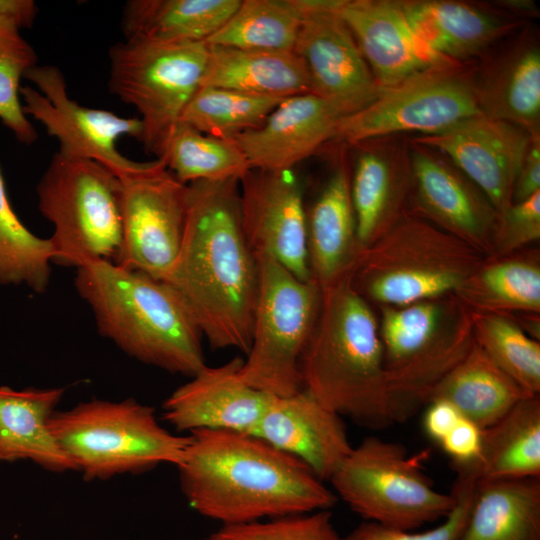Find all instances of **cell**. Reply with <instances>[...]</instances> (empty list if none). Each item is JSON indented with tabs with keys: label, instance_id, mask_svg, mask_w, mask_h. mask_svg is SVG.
Masks as SVG:
<instances>
[{
	"label": "cell",
	"instance_id": "obj_3",
	"mask_svg": "<svg viewBox=\"0 0 540 540\" xmlns=\"http://www.w3.org/2000/svg\"><path fill=\"white\" fill-rule=\"evenodd\" d=\"M352 275L320 289L317 320L300 361L303 389L370 428L391 424L379 322Z\"/></svg>",
	"mask_w": 540,
	"mask_h": 540
},
{
	"label": "cell",
	"instance_id": "obj_22",
	"mask_svg": "<svg viewBox=\"0 0 540 540\" xmlns=\"http://www.w3.org/2000/svg\"><path fill=\"white\" fill-rule=\"evenodd\" d=\"M339 10L381 90L447 60L415 34L400 0H341Z\"/></svg>",
	"mask_w": 540,
	"mask_h": 540
},
{
	"label": "cell",
	"instance_id": "obj_5",
	"mask_svg": "<svg viewBox=\"0 0 540 540\" xmlns=\"http://www.w3.org/2000/svg\"><path fill=\"white\" fill-rule=\"evenodd\" d=\"M485 259L466 242L407 211L361 250L352 283L378 307L404 306L454 294Z\"/></svg>",
	"mask_w": 540,
	"mask_h": 540
},
{
	"label": "cell",
	"instance_id": "obj_32",
	"mask_svg": "<svg viewBox=\"0 0 540 540\" xmlns=\"http://www.w3.org/2000/svg\"><path fill=\"white\" fill-rule=\"evenodd\" d=\"M477 480L540 477V396L522 398L483 429Z\"/></svg>",
	"mask_w": 540,
	"mask_h": 540
},
{
	"label": "cell",
	"instance_id": "obj_14",
	"mask_svg": "<svg viewBox=\"0 0 540 540\" xmlns=\"http://www.w3.org/2000/svg\"><path fill=\"white\" fill-rule=\"evenodd\" d=\"M341 0H299L301 25L294 52L308 72L311 92L341 117L380 94L355 38L340 14Z\"/></svg>",
	"mask_w": 540,
	"mask_h": 540
},
{
	"label": "cell",
	"instance_id": "obj_47",
	"mask_svg": "<svg viewBox=\"0 0 540 540\" xmlns=\"http://www.w3.org/2000/svg\"><path fill=\"white\" fill-rule=\"evenodd\" d=\"M494 5L524 21L529 18H536L539 15L536 4L530 0H501L494 2Z\"/></svg>",
	"mask_w": 540,
	"mask_h": 540
},
{
	"label": "cell",
	"instance_id": "obj_4",
	"mask_svg": "<svg viewBox=\"0 0 540 540\" xmlns=\"http://www.w3.org/2000/svg\"><path fill=\"white\" fill-rule=\"evenodd\" d=\"M74 285L90 306L99 334L130 357L189 377L206 366L203 335L166 282L98 261L77 268Z\"/></svg>",
	"mask_w": 540,
	"mask_h": 540
},
{
	"label": "cell",
	"instance_id": "obj_46",
	"mask_svg": "<svg viewBox=\"0 0 540 540\" xmlns=\"http://www.w3.org/2000/svg\"><path fill=\"white\" fill-rule=\"evenodd\" d=\"M38 14L33 0H0V25L18 31L31 28Z\"/></svg>",
	"mask_w": 540,
	"mask_h": 540
},
{
	"label": "cell",
	"instance_id": "obj_40",
	"mask_svg": "<svg viewBox=\"0 0 540 540\" xmlns=\"http://www.w3.org/2000/svg\"><path fill=\"white\" fill-rule=\"evenodd\" d=\"M457 477L452 487L455 505L436 527L426 531L401 530L365 521L355 527L346 540H460L464 531L477 483L473 465L454 466Z\"/></svg>",
	"mask_w": 540,
	"mask_h": 540
},
{
	"label": "cell",
	"instance_id": "obj_34",
	"mask_svg": "<svg viewBox=\"0 0 540 540\" xmlns=\"http://www.w3.org/2000/svg\"><path fill=\"white\" fill-rule=\"evenodd\" d=\"M157 158L184 184L240 180L251 170L244 153L232 139L212 137L181 122L172 129Z\"/></svg>",
	"mask_w": 540,
	"mask_h": 540
},
{
	"label": "cell",
	"instance_id": "obj_43",
	"mask_svg": "<svg viewBox=\"0 0 540 540\" xmlns=\"http://www.w3.org/2000/svg\"><path fill=\"white\" fill-rule=\"evenodd\" d=\"M482 439L483 429L462 416L438 444L453 466H468L479 462Z\"/></svg>",
	"mask_w": 540,
	"mask_h": 540
},
{
	"label": "cell",
	"instance_id": "obj_33",
	"mask_svg": "<svg viewBox=\"0 0 540 540\" xmlns=\"http://www.w3.org/2000/svg\"><path fill=\"white\" fill-rule=\"evenodd\" d=\"M459 300L454 294L404 306H380L385 376L424 353L442 333Z\"/></svg>",
	"mask_w": 540,
	"mask_h": 540
},
{
	"label": "cell",
	"instance_id": "obj_24",
	"mask_svg": "<svg viewBox=\"0 0 540 540\" xmlns=\"http://www.w3.org/2000/svg\"><path fill=\"white\" fill-rule=\"evenodd\" d=\"M341 116L323 99L302 94L283 99L257 128L232 140L250 169L292 170L331 141Z\"/></svg>",
	"mask_w": 540,
	"mask_h": 540
},
{
	"label": "cell",
	"instance_id": "obj_18",
	"mask_svg": "<svg viewBox=\"0 0 540 540\" xmlns=\"http://www.w3.org/2000/svg\"><path fill=\"white\" fill-rule=\"evenodd\" d=\"M474 91L481 114L540 136V44L526 23L476 61Z\"/></svg>",
	"mask_w": 540,
	"mask_h": 540
},
{
	"label": "cell",
	"instance_id": "obj_17",
	"mask_svg": "<svg viewBox=\"0 0 540 540\" xmlns=\"http://www.w3.org/2000/svg\"><path fill=\"white\" fill-rule=\"evenodd\" d=\"M533 137L506 121L476 114L427 135L409 139L445 154L487 196L499 216L512 205V191Z\"/></svg>",
	"mask_w": 540,
	"mask_h": 540
},
{
	"label": "cell",
	"instance_id": "obj_26",
	"mask_svg": "<svg viewBox=\"0 0 540 540\" xmlns=\"http://www.w3.org/2000/svg\"><path fill=\"white\" fill-rule=\"evenodd\" d=\"M65 388L0 386V461L29 460L51 472L74 470L55 441L49 422Z\"/></svg>",
	"mask_w": 540,
	"mask_h": 540
},
{
	"label": "cell",
	"instance_id": "obj_30",
	"mask_svg": "<svg viewBox=\"0 0 540 540\" xmlns=\"http://www.w3.org/2000/svg\"><path fill=\"white\" fill-rule=\"evenodd\" d=\"M528 395L474 341L465 358L436 386L430 401L445 400L486 429Z\"/></svg>",
	"mask_w": 540,
	"mask_h": 540
},
{
	"label": "cell",
	"instance_id": "obj_35",
	"mask_svg": "<svg viewBox=\"0 0 540 540\" xmlns=\"http://www.w3.org/2000/svg\"><path fill=\"white\" fill-rule=\"evenodd\" d=\"M299 0H241L205 43L249 50L294 51L301 25Z\"/></svg>",
	"mask_w": 540,
	"mask_h": 540
},
{
	"label": "cell",
	"instance_id": "obj_11",
	"mask_svg": "<svg viewBox=\"0 0 540 540\" xmlns=\"http://www.w3.org/2000/svg\"><path fill=\"white\" fill-rule=\"evenodd\" d=\"M476 61H441L341 117L330 142L350 147L390 135H427L481 114L474 91Z\"/></svg>",
	"mask_w": 540,
	"mask_h": 540
},
{
	"label": "cell",
	"instance_id": "obj_6",
	"mask_svg": "<svg viewBox=\"0 0 540 540\" xmlns=\"http://www.w3.org/2000/svg\"><path fill=\"white\" fill-rule=\"evenodd\" d=\"M49 427L75 471L86 480L139 474L161 464L177 467L189 443V435L171 433L152 407L133 398L81 402L56 411Z\"/></svg>",
	"mask_w": 540,
	"mask_h": 540
},
{
	"label": "cell",
	"instance_id": "obj_29",
	"mask_svg": "<svg viewBox=\"0 0 540 540\" xmlns=\"http://www.w3.org/2000/svg\"><path fill=\"white\" fill-rule=\"evenodd\" d=\"M241 0H130L121 29L127 40L205 42L231 17Z\"/></svg>",
	"mask_w": 540,
	"mask_h": 540
},
{
	"label": "cell",
	"instance_id": "obj_45",
	"mask_svg": "<svg viewBox=\"0 0 540 540\" xmlns=\"http://www.w3.org/2000/svg\"><path fill=\"white\" fill-rule=\"evenodd\" d=\"M423 418L425 433L436 443L456 425L462 415L445 400H432L428 404Z\"/></svg>",
	"mask_w": 540,
	"mask_h": 540
},
{
	"label": "cell",
	"instance_id": "obj_12",
	"mask_svg": "<svg viewBox=\"0 0 540 540\" xmlns=\"http://www.w3.org/2000/svg\"><path fill=\"white\" fill-rule=\"evenodd\" d=\"M118 178L122 240L114 263L165 281L183 241L187 184L158 158Z\"/></svg>",
	"mask_w": 540,
	"mask_h": 540
},
{
	"label": "cell",
	"instance_id": "obj_36",
	"mask_svg": "<svg viewBox=\"0 0 540 540\" xmlns=\"http://www.w3.org/2000/svg\"><path fill=\"white\" fill-rule=\"evenodd\" d=\"M54 255L50 238L33 234L12 209L0 168V284L26 285L44 293Z\"/></svg>",
	"mask_w": 540,
	"mask_h": 540
},
{
	"label": "cell",
	"instance_id": "obj_2",
	"mask_svg": "<svg viewBox=\"0 0 540 540\" xmlns=\"http://www.w3.org/2000/svg\"><path fill=\"white\" fill-rule=\"evenodd\" d=\"M188 435L177 466L181 491L194 511L222 525L330 510L338 500L303 462L257 436Z\"/></svg>",
	"mask_w": 540,
	"mask_h": 540
},
{
	"label": "cell",
	"instance_id": "obj_25",
	"mask_svg": "<svg viewBox=\"0 0 540 540\" xmlns=\"http://www.w3.org/2000/svg\"><path fill=\"white\" fill-rule=\"evenodd\" d=\"M342 146L336 166L306 210L307 255L311 279L320 289L353 274L361 252L351 201V164Z\"/></svg>",
	"mask_w": 540,
	"mask_h": 540
},
{
	"label": "cell",
	"instance_id": "obj_27",
	"mask_svg": "<svg viewBox=\"0 0 540 540\" xmlns=\"http://www.w3.org/2000/svg\"><path fill=\"white\" fill-rule=\"evenodd\" d=\"M200 86L279 99L312 93L306 67L294 51L220 45H208V60Z\"/></svg>",
	"mask_w": 540,
	"mask_h": 540
},
{
	"label": "cell",
	"instance_id": "obj_20",
	"mask_svg": "<svg viewBox=\"0 0 540 540\" xmlns=\"http://www.w3.org/2000/svg\"><path fill=\"white\" fill-rule=\"evenodd\" d=\"M348 148L354 149L350 193L362 250L407 212L413 178L409 137L383 136Z\"/></svg>",
	"mask_w": 540,
	"mask_h": 540
},
{
	"label": "cell",
	"instance_id": "obj_44",
	"mask_svg": "<svg viewBox=\"0 0 540 540\" xmlns=\"http://www.w3.org/2000/svg\"><path fill=\"white\" fill-rule=\"evenodd\" d=\"M540 191V136L533 137L516 177L512 204L522 202Z\"/></svg>",
	"mask_w": 540,
	"mask_h": 540
},
{
	"label": "cell",
	"instance_id": "obj_8",
	"mask_svg": "<svg viewBox=\"0 0 540 540\" xmlns=\"http://www.w3.org/2000/svg\"><path fill=\"white\" fill-rule=\"evenodd\" d=\"M428 452L409 455L399 443L366 437L329 480L349 508L386 527L415 530L444 519L455 505V495L434 488L422 471Z\"/></svg>",
	"mask_w": 540,
	"mask_h": 540
},
{
	"label": "cell",
	"instance_id": "obj_31",
	"mask_svg": "<svg viewBox=\"0 0 540 540\" xmlns=\"http://www.w3.org/2000/svg\"><path fill=\"white\" fill-rule=\"evenodd\" d=\"M454 295L477 313L539 314V254L528 252L486 258Z\"/></svg>",
	"mask_w": 540,
	"mask_h": 540
},
{
	"label": "cell",
	"instance_id": "obj_7",
	"mask_svg": "<svg viewBox=\"0 0 540 540\" xmlns=\"http://www.w3.org/2000/svg\"><path fill=\"white\" fill-rule=\"evenodd\" d=\"M38 208L53 226L54 263L115 262L122 240L120 181L106 166L56 152L40 178Z\"/></svg>",
	"mask_w": 540,
	"mask_h": 540
},
{
	"label": "cell",
	"instance_id": "obj_39",
	"mask_svg": "<svg viewBox=\"0 0 540 540\" xmlns=\"http://www.w3.org/2000/svg\"><path fill=\"white\" fill-rule=\"evenodd\" d=\"M37 59L20 31L0 25V120L25 145L36 142L38 134L23 111L20 83Z\"/></svg>",
	"mask_w": 540,
	"mask_h": 540
},
{
	"label": "cell",
	"instance_id": "obj_9",
	"mask_svg": "<svg viewBox=\"0 0 540 540\" xmlns=\"http://www.w3.org/2000/svg\"><path fill=\"white\" fill-rule=\"evenodd\" d=\"M254 256L258 289L251 346L240 376L257 390L287 397L303 389L300 361L317 320L321 290L268 254Z\"/></svg>",
	"mask_w": 540,
	"mask_h": 540
},
{
	"label": "cell",
	"instance_id": "obj_42",
	"mask_svg": "<svg viewBox=\"0 0 540 540\" xmlns=\"http://www.w3.org/2000/svg\"><path fill=\"white\" fill-rule=\"evenodd\" d=\"M540 238V191L512 204L500 215L493 248L487 259L514 254Z\"/></svg>",
	"mask_w": 540,
	"mask_h": 540
},
{
	"label": "cell",
	"instance_id": "obj_15",
	"mask_svg": "<svg viewBox=\"0 0 540 540\" xmlns=\"http://www.w3.org/2000/svg\"><path fill=\"white\" fill-rule=\"evenodd\" d=\"M409 145L413 178L407 211L488 258L500 220L497 210L445 154L410 139Z\"/></svg>",
	"mask_w": 540,
	"mask_h": 540
},
{
	"label": "cell",
	"instance_id": "obj_41",
	"mask_svg": "<svg viewBox=\"0 0 540 540\" xmlns=\"http://www.w3.org/2000/svg\"><path fill=\"white\" fill-rule=\"evenodd\" d=\"M200 540H346L336 530L330 510L222 525Z\"/></svg>",
	"mask_w": 540,
	"mask_h": 540
},
{
	"label": "cell",
	"instance_id": "obj_28",
	"mask_svg": "<svg viewBox=\"0 0 540 540\" xmlns=\"http://www.w3.org/2000/svg\"><path fill=\"white\" fill-rule=\"evenodd\" d=\"M460 540H540V477L477 480Z\"/></svg>",
	"mask_w": 540,
	"mask_h": 540
},
{
	"label": "cell",
	"instance_id": "obj_38",
	"mask_svg": "<svg viewBox=\"0 0 540 540\" xmlns=\"http://www.w3.org/2000/svg\"><path fill=\"white\" fill-rule=\"evenodd\" d=\"M473 312V311H472ZM475 342L526 393H540V343L510 315L473 312Z\"/></svg>",
	"mask_w": 540,
	"mask_h": 540
},
{
	"label": "cell",
	"instance_id": "obj_37",
	"mask_svg": "<svg viewBox=\"0 0 540 540\" xmlns=\"http://www.w3.org/2000/svg\"><path fill=\"white\" fill-rule=\"evenodd\" d=\"M283 99L200 86L179 122L221 139L257 128Z\"/></svg>",
	"mask_w": 540,
	"mask_h": 540
},
{
	"label": "cell",
	"instance_id": "obj_13",
	"mask_svg": "<svg viewBox=\"0 0 540 540\" xmlns=\"http://www.w3.org/2000/svg\"><path fill=\"white\" fill-rule=\"evenodd\" d=\"M24 79L34 87L20 88L23 111L57 139L58 153L96 161L117 176L144 166L145 162L131 160L117 148L123 136L140 140L142 124L138 117H122L80 105L69 96L64 75L56 66L37 64L25 73Z\"/></svg>",
	"mask_w": 540,
	"mask_h": 540
},
{
	"label": "cell",
	"instance_id": "obj_21",
	"mask_svg": "<svg viewBox=\"0 0 540 540\" xmlns=\"http://www.w3.org/2000/svg\"><path fill=\"white\" fill-rule=\"evenodd\" d=\"M254 436L299 459L329 481L352 450L342 416L305 389L272 396Z\"/></svg>",
	"mask_w": 540,
	"mask_h": 540
},
{
	"label": "cell",
	"instance_id": "obj_10",
	"mask_svg": "<svg viewBox=\"0 0 540 540\" xmlns=\"http://www.w3.org/2000/svg\"><path fill=\"white\" fill-rule=\"evenodd\" d=\"M109 60V89L136 109L139 141L157 156L201 85L208 45L125 39L110 47Z\"/></svg>",
	"mask_w": 540,
	"mask_h": 540
},
{
	"label": "cell",
	"instance_id": "obj_23",
	"mask_svg": "<svg viewBox=\"0 0 540 540\" xmlns=\"http://www.w3.org/2000/svg\"><path fill=\"white\" fill-rule=\"evenodd\" d=\"M415 34L435 53L457 62L477 61L528 21L494 4L458 0H400Z\"/></svg>",
	"mask_w": 540,
	"mask_h": 540
},
{
	"label": "cell",
	"instance_id": "obj_19",
	"mask_svg": "<svg viewBox=\"0 0 540 540\" xmlns=\"http://www.w3.org/2000/svg\"><path fill=\"white\" fill-rule=\"evenodd\" d=\"M244 360L205 366L163 403L162 419L179 432L225 430L254 435L272 395L246 384Z\"/></svg>",
	"mask_w": 540,
	"mask_h": 540
},
{
	"label": "cell",
	"instance_id": "obj_1",
	"mask_svg": "<svg viewBox=\"0 0 540 540\" xmlns=\"http://www.w3.org/2000/svg\"><path fill=\"white\" fill-rule=\"evenodd\" d=\"M164 282L181 297L212 349L248 353L258 268L241 225L239 179L187 184L183 241Z\"/></svg>",
	"mask_w": 540,
	"mask_h": 540
},
{
	"label": "cell",
	"instance_id": "obj_16",
	"mask_svg": "<svg viewBox=\"0 0 540 540\" xmlns=\"http://www.w3.org/2000/svg\"><path fill=\"white\" fill-rule=\"evenodd\" d=\"M241 225L253 253H265L310 281L306 209L294 169L249 170L239 180Z\"/></svg>",
	"mask_w": 540,
	"mask_h": 540
}]
</instances>
